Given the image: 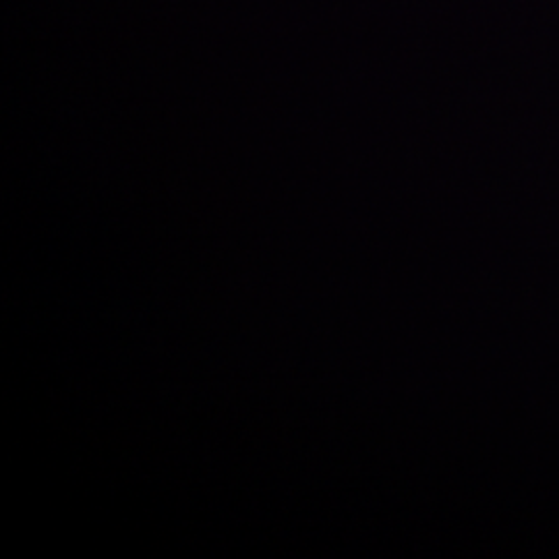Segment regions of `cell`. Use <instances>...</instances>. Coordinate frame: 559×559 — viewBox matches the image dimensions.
<instances>
[]
</instances>
